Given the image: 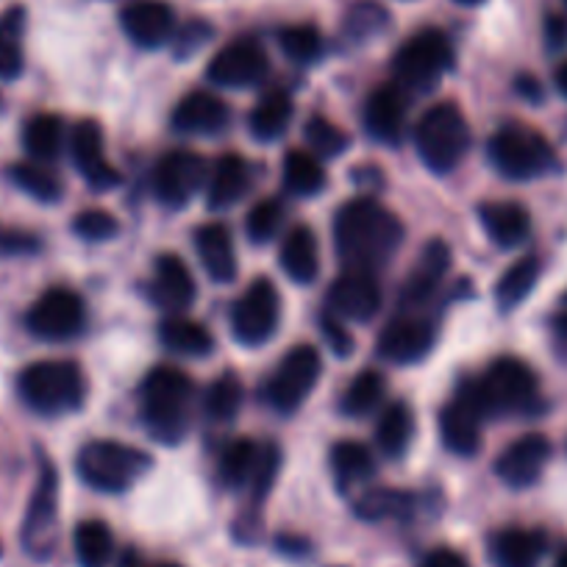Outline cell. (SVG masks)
<instances>
[{"instance_id":"35","label":"cell","mask_w":567,"mask_h":567,"mask_svg":"<svg viewBox=\"0 0 567 567\" xmlns=\"http://www.w3.org/2000/svg\"><path fill=\"white\" fill-rule=\"evenodd\" d=\"M414 437V412L409 403L395 401L381 412L379 423H375V445L381 454L386 456H401L406 454L409 443Z\"/></svg>"},{"instance_id":"46","label":"cell","mask_w":567,"mask_h":567,"mask_svg":"<svg viewBox=\"0 0 567 567\" xmlns=\"http://www.w3.org/2000/svg\"><path fill=\"white\" fill-rule=\"evenodd\" d=\"M281 223H284V212L281 206H278V200H259V204L250 209L248 223H245V231H248L250 243L265 245L278 237Z\"/></svg>"},{"instance_id":"32","label":"cell","mask_w":567,"mask_h":567,"mask_svg":"<svg viewBox=\"0 0 567 567\" xmlns=\"http://www.w3.org/2000/svg\"><path fill=\"white\" fill-rule=\"evenodd\" d=\"M281 182L296 198H315L326 187V171L312 151H290L281 162Z\"/></svg>"},{"instance_id":"61","label":"cell","mask_w":567,"mask_h":567,"mask_svg":"<svg viewBox=\"0 0 567 567\" xmlns=\"http://www.w3.org/2000/svg\"><path fill=\"white\" fill-rule=\"evenodd\" d=\"M565 3H567V0H565Z\"/></svg>"},{"instance_id":"58","label":"cell","mask_w":567,"mask_h":567,"mask_svg":"<svg viewBox=\"0 0 567 567\" xmlns=\"http://www.w3.org/2000/svg\"><path fill=\"white\" fill-rule=\"evenodd\" d=\"M554 84L556 90L561 92V95L567 97V62H561L559 68H556V75H554Z\"/></svg>"},{"instance_id":"10","label":"cell","mask_w":567,"mask_h":567,"mask_svg":"<svg viewBox=\"0 0 567 567\" xmlns=\"http://www.w3.org/2000/svg\"><path fill=\"white\" fill-rule=\"evenodd\" d=\"M281 320V298L270 278H256L231 309L234 340L256 348L270 340Z\"/></svg>"},{"instance_id":"53","label":"cell","mask_w":567,"mask_h":567,"mask_svg":"<svg viewBox=\"0 0 567 567\" xmlns=\"http://www.w3.org/2000/svg\"><path fill=\"white\" fill-rule=\"evenodd\" d=\"M545 45H548V51H565L567 48L565 14H548V18H545Z\"/></svg>"},{"instance_id":"39","label":"cell","mask_w":567,"mask_h":567,"mask_svg":"<svg viewBox=\"0 0 567 567\" xmlns=\"http://www.w3.org/2000/svg\"><path fill=\"white\" fill-rule=\"evenodd\" d=\"M75 559L81 567H106L114 556L112 528L103 520H84L73 534Z\"/></svg>"},{"instance_id":"25","label":"cell","mask_w":567,"mask_h":567,"mask_svg":"<svg viewBox=\"0 0 567 567\" xmlns=\"http://www.w3.org/2000/svg\"><path fill=\"white\" fill-rule=\"evenodd\" d=\"M195 250H198L200 265L209 272L212 281L231 284L237 278V250H234L231 231L223 223H206V226H200L195 231Z\"/></svg>"},{"instance_id":"14","label":"cell","mask_w":567,"mask_h":567,"mask_svg":"<svg viewBox=\"0 0 567 567\" xmlns=\"http://www.w3.org/2000/svg\"><path fill=\"white\" fill-rule=\"evenodd\" d=\"M206 182V162L195 151H171L156 162L151 173V189L156 200L171 209H182Z\"/></svg>"},{"instance_id":"3","label":"cell","mask_w":567,"mask_h":567,"mask_svg":"<svg viewBox=\"0 0 567 567\" xmlns=\"http://www.w3.org/2000/svg\"><path fill=\"white\" fill-rule=\"evenodd\" d=\"M414 145L423 165L437 176H449L471 151V125L456 103H434L414 125Z\"/></svg>"},{"instance_id":"11","label":"cell","mask_w":567,"mask_h":567,"mask_svg":"<svg viewBox=\"0 0 567 567\" xmlns=\"http://www.w3.org/2000/svg\"><path fill=\"white\" fill-rule=\"evenodd\" d=\"M59 537V476L53 465H42L34 495L23 520V548L34 559H48Z\"/></svg>"},{"instance_id":"41","label":"cell","mask_w":567,"mask_h":567,"mask_svg":"<svg viewBox=\"0 0 567 567\" xmlns=\"http://www.w3.org/2000/svg\"><path fill=\"white\" fill-rule=\"evenodd\" d=\"M9 178L40 204H56L62 198V182L51 171H45L40 162H18V165L9 167Z\"/></svg>"},{"instance_id":"42","label":"cell","mask_w":567,"mask_h":567,"mask_svg":"<svg viewBox=\"0 0 567 567\" xmlns=\"http://www.w3.org/2000/svg\"><path fill=\"white\" fill-rule=\"evenodd\" d=\"M412 506H414L412 495L401 493V489L375 487V489H368V493L353 504V509H357V515L362 517V520H386V517L409 515Z\"/></svg>"},{"instance_id":"28","label":"cell","mask_w":567,"mask_h":567,"mask_svg":"<svg viewBox=\"0 0 567 567\" xmlns=\"http://www.w3.org/2000/svg\"><path fill=\"white\" fill-rule=\"evenodd\" d=\"M545 554V534L532 528H504L489 539L495 567H537Z\"/></svg>"},{"instance_id":"45","label":"cell","mask_w":567,"mask_h":567,"mask_svg":"<svg viewBox=\"0 0 567 567\" xmlns=\"http://www.w3.org/2000/svg\"><path fill=\"white\" fill-rule=\"evenodd\" d=\"M278 45H281L284 56L296 64H312L323 53V37L315 25H287L278 34Z\"/></svg>"},{"instance_id":"4","label":"cell","mask_w":567,"mask_h":567,"mask_svg":"<svg viewBox=\"0 0 567 567\" xmlns=\"http://www.w3.org/2000/svg\"><path fill=\"white\" fill-rule=\"evenodd\" d=\"M18 392L31 412L45 414V417H62V414L81 409V403H84V370L68 359L34 362L20 373Z\"/></svg>"},{"instance_id":"60","label":"cell","mask_w":567,"mask_h":567,"mask_svg":"<svg viewBox=\"0 0 567 567\" xmlns=\"http://www.w3.org/2000/svg\"><path fill=\"white\" fill-rule=\"evenodd\" d=\"M554 567H567V548H565V550H561V554H559V556H556Z\"/></svg>"},{"instance_id":"12","label":"cell","mask_w":567,"mask_h":567,"mask_svg":"<svg viewBox=\"0 0 567 567\" xmlns=\"http://www.w3.org/2000/svg\"><path fill=\"white\" fill-rule=\"evenodd\" d=\"M86 323V309L79 292L68 287H53L42 292L25 315V326L34 337L45 342H64L81 334Z\"/></svg>"},{"instance_id":"17","label":"cell","mask_w":567,"mask_h":567,"mask_svg":"<svg viewBox=\"0 0 567 567\" xmlns=\"http://www.w3.org/2000/svg\"><path fill=\"white\" fill-rule=\"evenodd\" d=\"M326 301H329L331 315H337V318L368 323L381 309V287L373 272L348 270L331 284Z\"/></svg>"},{"instance_id":"20","label":"cell","mask_w":567,"mask_h":567,"mask_svg":"<svg viewBox=\"0 0 567 567\" xmlns=\"http://www.w3.org/2000/svg\"><path fill=\"white\" fill-rule=\"evenodd\" d=\"M550 460V443L545 434H526V437L515 440L504 454L495 462V473L509 487L523 489L532 487L539 476H543L545 465Z\"/></svg>"},{"instance_id":"40","label":"cell","mask_w":567,"mask_h":567,"mask_svg":"<svg viewBox=\"0 0 567 567\" xmlns=\"http://www.w3.org/2000/svg\"><path fill=\"white\" fill-rule=\"evenodd\" d=\"M384 392V375H381L379 370H362V373L348 384L346 395H342V412H346L348 417H364V414H370L379 406Z\"/></svg>"},{"instance_id":"1","label":"cell","mask_w":567,"mask_h":567,"mask_svg":"<svg viewBox=\"0 0 567 567\" xmlns=\"http://www.w3.org/2000/svg\"><path fill=\"white\" fill-rule=\"evenodd\" d=\"M401 243L403 223L375 198H353L337 212L334 245L348 270H379Z\"/></svg>"},{"instance_id":"52","label":"cell","mask_w":567,"mask_h":567,"mask_svg":"<svg viewBox=\"0 0 567 567\" xmlns=\"http://www.w3.org/2000/svg\"><path fill=\"white\" fill-rule=\"evenodd\" d=\"M320 329H323V340L329 342V351H334L340 359L351 357L357 342H353L351 331L342 329V323L334 318V315H329V318L320 320Z\"/></svg>"},{"instance_id":"27","label":"cell","mask_w":567,"mask_h":567,"mask_svg":"<svg viewBox=\"0 0 567 567\" xmlns=\"http://www.w3.org/2000/svg\"><path fill=\"white\" fill-rule=\"evenodd\" d=\"M250 189V165L237 154H226L215 162L209 173V189L206 204L209 209H231L234 204L248 195Z\"/></svg>"},{"instance_id":"59","label":"cell","mask_w":567,"mask_h":567,"mask_svg":"<svg viewBox=\"0 0 567 567\" xmlns=\"http://www.w3.org/2000/svg\"><path fill=\"white\" fill-rule=\"evenodd\" d=\"M456 7H465V9H476L482 7V3H487V0H454Z\"/></svg>"},{"instance_id":"23","label":"cell","mask_w":567,"mask_h":567,"mask_svg":"<svg viewBox=\"0 0 567 567\" xmlns=\"http://www.w3.org/2000/svg\"><path fill=\"white\" fill-rule=\"evenodd\" d=\"M231 123V112L226 103L217 95L206 90H195L178 101L176 112H173V128L182 134L193 136H215L223 134Z\"/></svg>"},{"instance_id":"34","label":"cell","mask_w":567,"mask_h":567,"mask_svg":"<svg viewBox=\"0 0 567 567\" xmlns=\"http://www.w3.org/2000/svg\"><path fill=\"white\" fill-rule=\"evenodd\" d=\"M25 9L12 7L0 14V79L14 81L23 75L25 53Z\"/></svg>"},{"instance_id":"29","label":"cell","mask_w":567,"mask_h":567,"mask_svg":"<svg viewBox=\"0 0 567 567\" xmlns=\"http://www.w3.org/2000/svg\"><path fill=\"white\" fill-rule=\"evenodd\" d=\"M281 270L296 284H312L320 272L318 237L309 226H296L281 243Z\"/></svg>"},{"instance_id":"18","label":"cell","mask_w":567,"mask_h":567,"mask_svg":"<svg viewBox=\"0 0 567 567\" xmlns=\"http://www.w3.org/2000/svg\"><path fill=\"white\" fill-rule=\"evenodd\" d=\"M120 25L134 45L154 51L173 40L176 14L165 0H128L120 9Z\"/></svg>"},{"instance_id":"43","label":"cell","mask_w":567,"mask_h":567,"mask_svg":"<svg viewBox=\"0 0 567 567\" xmlns=\"http://www.w3.org/2000/svg\"><path fill=\"white\" fill-rule=\"evenodd\" d=\"M243 381L234 373H226L209 384L204 398V409L212 420H217V423H231V420L237 417L239 406H243Z\"/></svg>"},{"instance_id":"47","label":"cell","mask_w":567,"mask_h":567,"mask_svg":"<svg viewBox=\"0 0 567 567\" xmlns=\"http://www.w3.org/2000/svg\"><path fill=\"white\" fill-rule=\"evenodd\" d=\"M73 231L79 234L86 243H106V239H114L120 231V223L112 212L106 209H84L75 215Z\"/></svg>"},{"instance_id":"2","label":"cell","mask_w":567,"mask_h":567,"mask_svg":"<svg viewBox=\"0 0 567 567\" xmlns=\"http://www.w3.org/2000/svg\"><path fill=\"white\" fill-rule=\"evenodd\" d=\"M195 386L182 368L159 364L145 375L140 386L142 423L154 440L178 445L189 429V403Z\"/></svg>"},{"instance_id":"36","label":"cell","mask_w":567,"mask_h":567,"mask_svg":"<svg viewBox=\"0 0 567 567\" xmlns=\"http://www.w3.org/2000/svg\"><path fill=\"white\" fill-rule=\"evenodd\" d=\"M64 145V123L56 114H34L23 128V148L34 162H56Z\"/></svg>"},{"instance_id":"13","label":"cell","mask_w":567,"mask_h":567,"mask_svg":"<svg viewBox=\"0 0 567 567\" xmlns=\"http://www.w3.org/2000/svg\"><path fill=\"white\" fill-rule=\"evenodd\" d=\"M487 417L476 384L465 381L440 412V437L456 456H473L482 449V420Z\"/></svg>"},{"instance_id":"19","label":"cell","mask_w":567,"mask_h":567,"mask_svg":"<svg viewBox=\"0 0 567 567\" xmlns=\"http://www.w3.org/2000/svg\"><path fill=\"white\" fill-rule=\"evenodd\" d=\"M70 154L75 167L86 178L92 189H114L120 187L123 176L114 165H109L103 154V131L95 120H81L70 136Z\"/></svg>"},{"instance_id":"54","label":"cell","mask_w":567,"mask_h":567,"mask_svg":"<svg viewBox=\"0 0 567 567\" xmlns=\"http://www.w3.org/2000/svg\"><path fill=\"white\" fill-rule=\"evenodd\" d=\"M420 567H471V561L454 548H434Z\"/></svg>"},{"instance_id":"7","label":"cell","mask_w":567,"mask_h":567,"mask_svg":"<svg viewBox=\"0 0 567 567\" xmlns=\"http://www.w3.org/2000/svg\"><path fill=\"white\" fill-rule=\"evenodd\" d=\"M487 417L493 414H526L537 406L539 384L534 370L515 357H501L484 370L482 379H473Z\"/></svg>"},{"instance_id":"16","label":"cell","mask_w":567,"mask_h":567,"mask_svg":"<svg viewBox=\"0 0 567 567\" xmlns=\"http://www.w3.org/2000/svg\"><path fill=\"white\" fill-rule=\"evenodd\" d=\"M437 331L423 315H398L379 334V353L392 364H414L432 353Z\"/></svg>"},{"instance_id":"9","label":"cell","mask_w":567,"mask_h":567,"mask_svg":"<svg viewBox=\"0 0 567 567\" xmlns=\"http://www.w3.org/2000/svg\"><path fill=\"white\" fill-rule=\"evenodd\" d=\"M320 370H323V359H320L318 348L296 346L278 362L276 373L265 381L261 398L278 414L298 412V406L307 401L309 392L318 384Z\"/></svg>"},{"instance_id":"5","label":"cell","mask_w":567,"mask_h":567,"mask_svg":"<svg viewBox=\"0 0 567 567\" xmlns=\"http://www.w3.org/2000/svg\"><path fill=\"white\" fill-rule=\"evenodd\" d=\"M154 460L142 449L117 443V440H92L79 451L75 471L86 487L97 493H125L136 478L151 471Z\"/></svg>"},{"instance_id":"48","label":"cell","mask_w":567,"mask_h":567,"mask_svg":"<svg viewBox=\"0 0 567 567\" xmlns=\"http://www.w3.org/2000/svg\"><path fill=\"white\" fill-rule=\"evenodd\" d=\"M278 467H281V451L276 445H261V456H259V465H256L254 478H250L248 489H250V501L254 506H259L261 501L267 498V493L272 489L278 476Z\"/></svg>"},{"instance_id":"15","label":"cell","mask_w":567,"mask_h":567,"mask_svg":"<svg viewBox=\"0 0 567 567\" xmlns=\"http://www.w3.org/2000/svg\"><path fill=\"white\" fill-rule=\"evenodd\" d=\"M267 75V53L254 40L228 42L212 56L206 79L223 90H245Z\"/></svg>"},{"instance_id":"24","label":"cell","mask_w":567,"mask_h":567,"mask_svg":"<svg viewBox=\"0 0 567 567\" xmlns=\"http://www.w3.org/2000/svg\"><path fill=\"white\" fill-rule=\"evenodd\" d=\"M449 267L451 248L443 239H432V243L423 248V254H420V261L414 265V270L409 272L406 287H403V307L414 309L432 301V298L437 296L440 284H443Z\"/></svg>"},{"instance_id":"49","label":"cell","mask_w":567,"mask_h":567,"mask_svg":"<svg viewBox=\"0 0 567 567\" xmlns=\"http://www.w3.org/2000/svg\"><path fill=\"white\" fill-rule=\"evenodd\" d=\"M386 23H390V14H386L384 7L373 3V0H359L357 7H351V12H348V31L357 37L375 34Z\"/></svg>"},{"instance_id":"33","label":"cell","mask_w":567,"mask_h":567,"mask_svg":"<svg viewBox=\"0 0 567 567\" xmlns=\"http://www.w3.org/2000/svg\"><path fill=\"white\" fill-rule=\"evenodd\" d=\"M331 473H334L337 487L348 493V489L359 487L375 476L373 454L368 451V445L342 440L331 449Z\"/></svg>"},{"instance_id":"44","label":"cell","mask_w":567,"mask_h":567,"mask_svg":"<svg viewBox=\"0 0 567 567\" xmlns=\"http://www.w3.org/2000/svg\"><path fill=\"white\" fill-rule=\"evenodd\" d=\"M303 136H307L309 151H312L318 159L320 156H323V159H337V156L346 154V148L351 145V136H348L337 123L320 117V114H315V117L307 120Z\"/></svg>"},{"instance_id":"31","label":"cell","mask_w":567,"mask_h":567,"mask_svg":"<svg viewBox=\"0 0 567 567\" xmlns=\"http://www.w3.org/2000/svg\"><path fill=\"white\" fill-rule=\"evenodd\" d=\"M159 340L162 346L167 348L176 357H189V359H204L209 357L212 348H215V337L209 334L204 323L189 318H167L165 323L159 326Z\"/></svg>"},{"instance_id":"51","label":"cell","mask_w":567,"mask_h":567,"mask_svg":"<svg viewBox=\"0 0 567 567\" xmlns=\"http://www.w3.org/2000/svg\"><path fill=\"white\" fill-rule=\"evenodd\" d=\"M40 250V239L20 228L0 226V256H29Z\"/></svg>"},{"instance_id":"38","label":"cell","mask_w":567,"mask_h":567,"mask_svg":"<svg viewBox=\"0 0 567 567\" xmlns=\"http://www.w3.org/2000/svg\"><path fill=\"white\" fill-rule=\"evenodd\" d=\"M539 278V259L537 256H523L517 259L504 276L495 284V301H498L501 312H512L520 307L528 296H532L534 284Z\"/></svg>"},{"instance_id":"8","label":"cell","mask_w":567,"mask_h":567,"mask_svg":"<svg viewBox=\"0 0 567 567\" xmlns=\"http://www.w3.org/2000/svg\"><path fill=\"white\" fill-rule=\"evenodd\" d=\"M451 68H454V48L449 37L437 29H425L409 37L392 59L398 84L417 92L434 90L445 79V73H451Z\"/></svg>"},{"instance_id":"57","label":"cell","mask_w":567,"mask_h":567,"mask_svg":"<svg viewBox=\"0 0 567 567\" xmlns=\"http://www.w3.org/2000/svg\"><path fill=\"white\" fill-rule=\"evenodd\" d=\"M123 567H184V565H178V561H142L140 556L131 550V554H125Z\"/></svg>"},{"instance_id":"22","label":"cell","mask_w":567,"mask_h":567,"mask_svg":"<svg viewBox=\"0 0 567 567\" xmlns=\"http://www.w3.org/2000/svg\"><path fill=\"white\" fill-rule=\"evenodd\" d=\"M198 296L195 278L187 261L176 254H162L154 265V281H151V298L165 312H184Z\"/></svg>"},{"instance_id":"6","label":"cell","mask_w":567,"mask_h":567,"mask_svg":"<svg viewBox=\"0 0 567 567\" xmlns=\"http://www.w3.org/2000/svg\"><path fill=\"white\" fill-rule=\"evenodd\" d=\"M487 156L495 171L509 182H532L556 165L550 142L528 125H504L489 140Z\"/></svg>"},{"instance_id":"50","label":"cell","mask_w":567,"mask_h":567,"mask_svg":"<svg viewBox=\"0 0 567 567\" xmlns=\"http://www.w3.org/2000/svg\"><path fill=\"white\" fill-rule=\"evenodd\" d=\"M212 34H215V29H212L209 23H204V20H193V23H187L182 31H178V34H173V48H176V56L187 59V56H193V53H198L200 48L212 40Z\"/></svg>"},{"instance_id":"55","label":"cell","mask_w":567,"mask_h":567,"mask_svg":"<svg viewBox=\"0 0 567 567\" xmlns=\"http://www.w3.org/2000/svg\"><path fill=\"white\" fill-rule=\"evenodd\" d=\"M515 90H517V95H523L526 101H532V103L543 101V86H539V81L534 79V75H517Z\"/></svg>"},{"instance_id":"30","label":"cell","mask_w":567,"mask_h":567,"mask_svg":"<svg viewBox=\"0 0 567 567\" xmlns=\"http://www.w3.org/2000/svg\"><path fill=\"white\" fill-rule=\"evenodd\" d=\"M292 114H296V103L287 92L272 90L267 95H261L256 101V106L250 109L248 128L254 134V140L259 142H276L287 134L292 123Z\"/></svg>"},{"instance_id":"21","label":"cell","mask_w":567,"mask_h":567,"mask_svg":"<svg viewBox=\"0 0 567 567\" xmlns=\"http://www.w3.org/2000/svg\"><path fill=\"white\" fill-rule=\"evenodd\" d=\"M364 131L384 145H398L406 128V97L401 84H386L370 92L364 103Z\"/></svg>"},{"instance_id":"26","label":"cell","mask_w":567,"mask_h":567,"mask_svg":"<svg viewBox=\"0 0 567 567\" xmlns=\"http://www.w3.org/2000/svg\"><path fill=\"white\" fill-rule=\"evenodd\" d=\"M478 217H482L487 237L498 248H517L520 243H526L528 231H532V217L515 200H489V204H482L478 206Z\"/></svg>"},{"instance_id":"56","label":"cell","mask_w":567,"mask_h":567,"mask_svg":"<svg viewBox=\"0 0 567 567\" xmlns=\"http://www.w3.org/2000/svg\"><path fill=\"white\" fill-rule=\"evenodd\" d=\"M554 331H556V337H559V340L567 346V292L561 296L559 309H556V315H554Z\"/></svg>"},{"instance_id":"37","label":"cell","mask_w":567,"mask_h":567,"mask_svg":"<svg viewBox=\"0 0 567 567\" xmlns=\"http://www.w3.org/2000/svg\"><path fill=\"white\" fill-rule=\"evenodd\" d=\"M261 449L248 437H237L223 449L220 462H217V476L228 489L248 487L254 478L256 465H259Z\"/></svg>"}]
</instances>
